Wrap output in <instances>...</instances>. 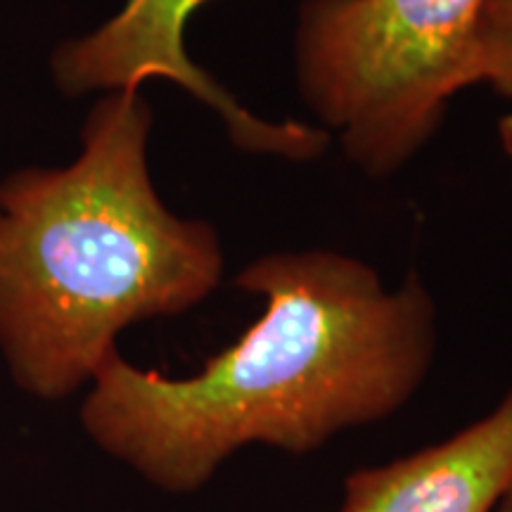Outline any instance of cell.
I'll return each mask as SVG.
<instances>
[{"label":"cell","mask_w":512,"mask_h":512,"mask_svg":"<svg viewBox=\"0 0 512 512\" xmlns=\"http://www.w3.org/2000/svg\"><path fill=\"white\" fill-rule=\"evenodd\" d=\"M235 285L261 318L197 375L102 363L79 420L102 453L164 494L200 491L247 444L304 456L335 434L394 415L430 373L437 311L415 275H380L337 252L268 254Z\"/></svg>","instance_id":"6da1fadb"},{"label":"cell","mask_w":512,"mask_h":512,"mask_svg":"<svg viewBox=\"0 0 512 512\" xmlns=\"http://www.w3.org/2000/svg\"><path fill=\"white\" fill-rule=\"evenodd\" d=\"M150 131L140 91L107 93L74 162L0 181V356L31 399L86 389L126 328L181 316L221 283L214 226L157 195Z\"/></svg>","instance_id":"7a4b0ae2"},{"label":"cell","mask_w":512,"mask_h":512,"mask_svg":"<svg viewBox=\"0 0 512 512\" xmlns=\"http://www.w3.org/2000/svg\"><path fill=\"white\" fill-rule=\"evenodd\" d=\"M484 0H306L294 34L299 91L354 164L389 176L475 86Z\"/></svg>","instance_id":"3957f363"},{"label":"cell","mask_w":512,"mask_h":512,"mask_svg":"<svg viewBox=\"0 0 512 512\" xmlns=\"http://www.w3.org/2000/svg\"><path fill=\"white\" fill-rule=\"evenodd\" d=\"M204 3L209 0H126L102 27L55 48L50 57L55 86L81 98L95 91H138L150 79L174 81L219 114L240 150L290 162L316 159L330 145L328 131L256 117L188 55L185 29Z\"/></svg>","instance_id":"277c9868"},{"label":"cell","mask_w":512,"mask_h":512,"mask_svg":"<svg viewBox=\"0 0 512 512\" xmlns=\"http://www.w3.org/2000/svg\"><path fill=\"white\" fill-rule=\"evenodd\" d=\"M512 489V392L437 446L344 482L342 512H494Z\"/></svg>","instance_id":"5b68a950"},{"label":"cell","mask_w":512,"mask_h":512,"mask_svg":"<svg viewBox=\"0 0 512 512\" xmlns=\"http://www.w3.org/2000/svg\"><path fill=\"white\" fill-rule=\"evenodd\" d=\"M475 81L512 98V0H484L475 36Z\"/></svg>","instance_id":"8992f818"},{"label":"cell","mask_w":512,"mask_h":512,"mask_svg":"<svg viewBox=\"0 0 512 512\" xmlns=\"http://www.w3.org/2000/svg\"><path fill=\"white\" fill-rule=\"evenodd\" d=\"M498 136H501L503 150L512 157V110L498 121Z\"/></svg>","instance_id":"52a82bcc"},{"label":"cell","mask_w":512,"mask_h":512,"mask_svg":"<svg viewBox=\"0 0 512 512\" xmlns=\"http://www.w3.org/2000/svg\"><path fill=\"white\" fill-rule=\"evenodd\" d=\"M494 512H512V489L505 494V498L501 503H498V508Z\"/></svg>","instance_id":"ba28073f"}]
</instances>
